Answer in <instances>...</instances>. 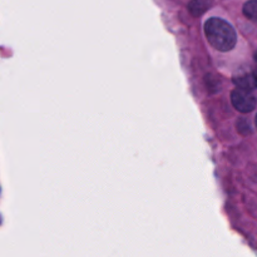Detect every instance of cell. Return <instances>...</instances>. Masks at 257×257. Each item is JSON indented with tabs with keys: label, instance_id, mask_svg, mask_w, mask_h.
<instances>
[{
	"label": "cell",
	"instance_id": "cell-3",
	"mask_svg": "<svg viewBox=\"0 0 257 257\" xmlns=\"http://www.w3.org/2000/svg\"><path fill=\"white\" fill-rule=\"evenodd\" d=\"M212 0H191L188 3V12L191 13L192 17L198 18L205 14L212 7Z\"/></svg>",
	"mask_w": 257,
	"mask_h": 257
},
{
	"label": "cell",
	"instance_id": "cell-4",
	"mask_svg": "<svg viewBox=\"0 0 257 257\" xmlns=\"http://www.w3.org/2000/svg\"><path fill=\"white\" fill-rule=\"evenodd\" d=\"M205 83H206V87H207L208 92L211 94H216V93L220 92L222 89V82H221L220 77L215 74H207L205 78Z\"/></svg>",
	"mask_w": 257,
	"mask_h": 257
},
{
	"label": "cell",
	"instance_id": "cell-8",
	"mask_svg": "<svg viewBox=\"0 0 257 257\" xmlns=\"http://www.w3.org/2000/svg\"><path fill=\"white\" fill-rule=\"evenodd\" d=\"M253 58H255V60L257 62V50H256V53H255V55H253Z\"/></svg>",
	"mask_w": 257,
	"mask_h": 257
},
{
	"label": "cell",
	"instance_id": "cell-1",
	"mask_svg": "<svg viewBox=\"0 0 257 257\" xmlns=\"http://www.w3.org/2000/svg\"><path fill=\"white\" fill-rule=\"evenodd\" d=\"M205 35L211 47L218 52H230L237 43V34L232 25L221 18H210L205 23Z\"/></svg>",
	"mask_w": 257,
	"mask_h": 257
},
{
	"label": "cell",
	"instance_id": "cell-6",
	"mask_svg": "<svg viewBox=\"0 0 257 257\" xmlns=\"http://www.w3.org/2000/svg\"><path fill=\"white\" fill-rule=\"evenodd\" d=\"M236 127L240 135L242 136H248L252 133V128H251V123L248 122L246 118H238L237 123H236Z\"/></svg>",
	"mask_w": 257,
	"mask_h": 257
},
{
	"label": "cell",
	"instance_id": "cell-7",
	"mask_svg": "<svg viewBox=\"0 0 257 257\" xmlns=\"http://www.w3.org/2000/svg\"><path fill=\"white\" fill-rule=\"evenodd\" d=\"M252 78H253V82H255V85L257 88V68L252 72Z\"/></svg>",
	"mask_w": 257,
	"mask_h": 257
},
{
	"label": "cell",
	"instance_id": "cell-5",
	"mask_svg": "<svg viewBox=\"0 0 257 257\" xmlns=\"http://www.w3.org/2000/svg\"><path fill=\"white\" fill-rule=\"evenodd\" d=\"M242 12L247 19L257 22V0H248V2H246L243 4Z\"/></svg>",
	"mask_w": 257,
	"mask_h": 257
},
{
	"label": "cell",
	"instance_id": "cell-2",
	"mask_svg": "<svg viewBox=\"0 0 257 257\" xmlns=\"http://www.w3.org/2000/svg\"><path fill=\"white\" fill-rule=\"evenodd\" d=\"M231 103L238 112L250 113L257 107V98L252 90L237 87L231 92Z\"/></svg>",
	"mask_w": 257,
	"mask_h": 257
},
{
	"label": "cell",
	"instance_id": "cell-9",
	"mask_svg": "<svg viewBox=\"0 0 257 257\" xmlns=\"http://www.w3.org/2000/svg\"><path fill=\"white\" fill-rule=\"evenodd\" d=\"M255 123H256V128H257V114H256V118H255Z\"/></svg>",
	"mask_w": 257,
	"mask_h": 257
}]
</instances>
